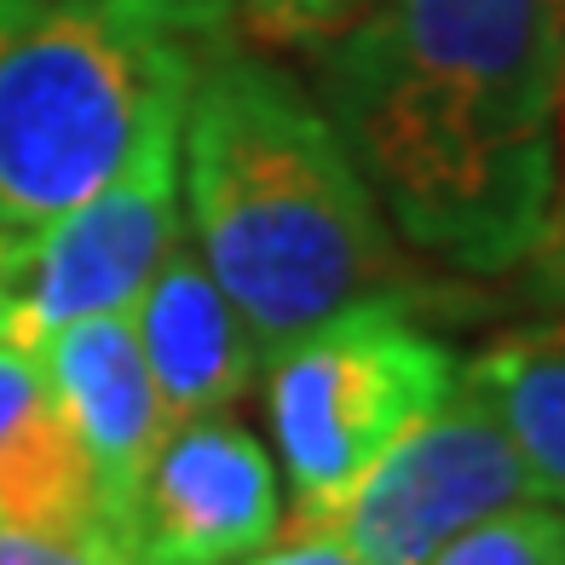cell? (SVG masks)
Segmentation results:
<instances>
[{
  "mask_svg": "<svg viewBox=\"0 0 565 565\" xmlns=\"http://www.w3.org/2000/svg\"><path fill=\"white\" fill-rule=\"evenodd\" d=\"M318 105L404 243L484 277L543 248L559 0H381L318 46Z\"/></svg>",
  "mask_w": 565,
  "mask_h": 565,
  "instance_id": "cell-1",
  "label": "cell"
},
{
  "mask_svg": "<svg viewBox=\"0 0 565 565\" xmlns=\"http://www.w3.org/2000/svg\"><path fill=\"white\" fill-rule=\"evenodd\" d=\"M179 202L202 266L271 358L398 282L393 225L289 70L214 46L179 116Z\"/></svg>",
  "mask_w": 565,
  "mask_h": 565,
  "instance_id": "cell-2",
  "label": "cell"
},
{
  "mask_svg": "<svg viewBox=\"0 0 565 565\" xmlns=\"http://www.w3.org/2000/svg\"><path fill=\"white\" fill-rule=\"evenodd\" d=\"M225 30V0H0V220L35 231L121 173Z\"/></svg>",
  "mask_w": 565,
  "mask_h": 565,
  "instance_id": "cell-3",
  "label": "cell"
},
{
  "mask_svg": "<svg viewBox=\"0 0 565 565\" xmlns=\"http://www.w3.org/2000/svg\"><path fill=\"white\" fill-rule=\"evenodd\" d=\"M456 352L393 295H370L271 352L266 409L289 484V525L329 531L387 450L456 387Z\"/></svg>",
  "mask_w": 565,
  "mask_h": 565,
  "instance_id": "cell-4",
  "label": "cell"
},
{
  "mask_svg": "<svg viewBox=\"0 0 565 565\" xmlns=\"http://www.w3.org/2000/svg\"><path fill=\"white\" fill-rule=\"evenodd\" d=\"M185 231L179 121L157 127L87 202L46 220L23 243V271L0 312V341L35 352L53 329L98 312H134L145 282Z\"/></svg>",
  "mask_w": 565,
  "mask_h": 565,
  "instance_id": "cell-5",
  "label": "cell"
},
{
  "mask_svg": "<svg viewBox=\"0 0 565 565\" xmlns=\"http://www.w3.org/2000/svg\"><path fill=\"white\" fill-rule=\"evenodd\" d=\"M525 497L531 479L520 450L508 445L491 404L456 375L445 404L387 450L329 531L370 565H427L450 536Z\"/></svg>",
  "mask_w": 565,
  "mask_h": 565,
  "instance_id": "cell-6",
  "label": "cell"
},
{
  "mask_svg": "<svg viewBox=\"0 0 565 565\" xmlns=\"http://www.w3.org/2000/svg\"><path fill=\"white\" fill-rule=\"evenodd\" d=\"M282 531L271 450L243 422L202 416L168 427L134 497L127 565H231Z\"/></svg>",
  "mask_w": 565,
  "mask_h": 565,
  "instance_id": "cell-7",
  "label": "cell"
},
{
  "mask_svg": "<svg viewBox=\"0 0 565 565\" xmlns=\"http://www.w3.org/2000/svg\"><path fill=\"white\" fill-rule=\"evenodd\" d=\"M41 375L53 387L64 422L82 445L98 508H105L110 543L127 565V525H134V497L168 439V416L157 398V381L139 352L134 312H98L53 329L41 347Z\"/></svg>",
  "mask_w": 565,
  "mask_h": 565,
  "instance_id": "cell-8",
  "label": "cell"
},
{
  "mask_svg": "<svg viewBox=\"0 0 565 565\" xmlns=\"http://www.w3.org/2000/svg\"><path fill=\"white\" fill-rule=\"evenodd\" d=\"M0 531L70 548L87 565H121L93 468L46 387L41 358L12 341H0Z\"/></svg>",
  "mask_w": 565,
  "mask_h": 565,
  "instance_id": "cell-9",
  "label": "cell"
},
{
  "mask_svg": "<svg viewBox=\"0 0 565 565\" xmlns=\"http://www.w3.org/2000/svg\"><path fill=\"white\" fill-rule=\"evenodd\" d=\"M134 329H139V352L150 364V381H157L168 427L220 416L225 404H237L254 387V370L266 358L248 318L231 306L214 271L202 266V254L185 231H179V243L157 266V277L145 282V295L134 306Z\"/></svg>",
  "mask_w": 565,
  "mask_h": 565,
  "instance_id": "cell-10",
  "label": "cell"
},
{
  "mask_svg": "<svg viewBox=\"0 0 565 565\" xmlns=\"http://www.w3.org/2000/svg\"><path fill=\"white\" fill-rule=\"evenodd\" d=\"M461 381L491 404L508 445L520 450L531 497L565 508V318L502 335L461 364Z\"/></svg>",
  "mask_w": 565,
  "mask_h": 565,
  "instance_id": "cell-11",
  "label": "cell"
},
{
  "mask_svg": "<svg viewBox=\"0 0 565 565\" xmlns=\"http://www.w3.org/2000/svg\"><path fill=\"white\" fill-rule=\"evenodd\" d=\"M427 565H565V508L525 497L450 536Z\"/></svg>",
  "mask_w": 565,
  "mask_h": 565,
  "instance_id": "cell-12",
  "label": "cell"
},
{
  "mask_svg": "<svg viewBox=\"0 0 565 565\" xmlns=\"http://www.w3.org/2000/svg\"><path fill=\"white\" fill-rule=\"evenodd\" d=\"M381 0H225V23L254 46H318L364 23Z\"/></svg>",
  "mask_w": 565,
  "mask_h": 565,
  "instance_id": "cell-13",
  "label": "cell"
},
{
  "mask_svg": "<svg viewBox=\"0 0 565 565\" xmlns=\"http://www.w3.org/2000/svg\"><path fill=\"white\" fill-rule=\"evenodd\" d=\"M231 565H370V559L335 531H277V543Z\"/></svg>",
  "mask_w": 565,
  "mask_h": 565,
  "instance_id": "cell-14",
  "label": "cell"
},
{
  "mask_svg": "<svg viewBox=\"0 0 565 565\" xmlns=\"http://www.w3.org/2000/svg\"><path fill=\"white\" fill-rule=\"evenodd\" d=\"M23 243H30V231H0V312H7V300H12V282L23 271Z\"/></svg>",
  "mask_w": 565,
  "mask_h": 565,
  "instance_id": "cell-15",
  "label": "cell"
},
{
  "mask_svg": "<svg viewBox=\"0 0 565 565\" xmlns=\"http://www.w3.org/2000/svg\"><path fill=\"white\" fill-rule=\"evenodd\" d=\"M554 168H559V191H554V214L565 202V0H559V134H554Z\"/></svg>",
  "mask_w": 565,
  "mask_h": 565,
  "instance_id": "cell-16",
  "label": "cell"
},
{
  "mask_svg": "<svg viewBox=\"0 0 565 565\" xmlns=\"http://www.w3.org/2000/svg\"><path fill=\"white\" fill-rule=\"evenodd\" d=\"M548 260V277H554V289L565 295V202H559V214H554V225H548V237H543V248H536Z\"/></svg>",
  "mask_w": 565,
  "mask_h": 565,
  "instance_id": "cell-17",
  "label": "cell"
},
{
  "mask_svg": "<svg viewBox=\"0 0 565 565\" xmlns=\"http://www.w3.org/2000/svg\"><path fill=\"white\" fill-rule=\"evenodd\" d=\"M0 231H7V220H0Z\"/></svg>",
  "mask_w": 565,
  "mask_h": 565,
  "instance_id": "cell-18",
  "label": "cell"
}]
</instances>
